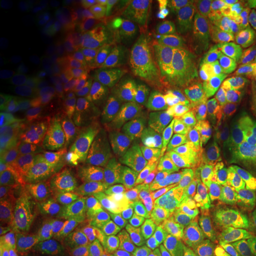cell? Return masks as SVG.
<instances>
[{
  "label": "cell",
  "mask_w": 256,
  "mask_h": 256,
  "mask_svg": "<svg viewBox=\"0 0 256 256\" xmlns=\"http://www.w3.org/2000/svg\"><path fill=\"white\" fill-rule=\"evenodd\" d=\"M256 115V60L206 84L200 121H248Z\"/></svg>",
  "instance_id": "1"
},
{
  "label": "cell",
  "mask_w": 256,
  "mask_h": 256,
  "mask_svg": "<svg viewBox=\"0 0 256 256\" xmlns=\"http://www.w3.org/2000/svg\"><path fill=\"white\" fill-rule=\"evenodd\" d=\"M214 243L229 256H256V211L235 198L226 228Z\"/></svg>",
  "instance_id": "2"
},
{
  "label": "cell",
  "mask_w": 256,
  "mask_h": 256,
  "mask_svg": "<svg viewBox=\"0 0 256 256\" xmlns=\"http://www.w3.org/2000/svg\"><path fill=\"white\" fill-rule=\"evenodd\" d=\"M139 43L146 54L153 60L156 72L174 82L182 81L186 72L188 60L179 48L170 44L147 22L138 31Z\"/></svg>",
  "instance_id": "3"
},
{
  "label": "cell",
  "mask_w": 256,
  "mask_h": 256,
  "mask_svg": "<svg viewBox=\"0 0 256 256\" xmlns=\"http://www.w3.org/2000/svg\"><path fill=\"white\" fill-rule=\"evenodd\" d=\"M252 50L240 46H208L206 52L194 60L197 81L208 83L216 81L250 60Z\"/></svg>",
  "instance_id": "4"
},
{
  "label": "cell",
  "mask_w": 256,
  "mask_h": 256,
  "mask_svg": "<svg viewBox=\"0 0 256 256\" xmlns=\"http://www.w3.org/2000/svg\"><path fill=\"white\" fill-rule=\"evenodd\" d=\"M34 229L40 235L57 243L84 246L92 241L94 228L66 212L40 216L34 220Z\"/></svg>",
  "instance_id": "5"
},
{
  "label": "cell",
  "mask_w": 256,
  "mask_h": 256,
  "mask_svg": "<svg viewBox=\"0 0 256 256\" xmlns=\"http://www.w3.org/2000/svg\"><path fill=\"white\" fill-rule=\"evenodd\" d=\"M248 121H242V122L222 120L200 121L202 127L204 128L209 136L211 146H212L223 174L224 170L229 165L238 151V147L241 142Z\"/></svg>",
  "instance_id": "6"
},
{
  "label": "cell",
  "mask_w": 256,
  "mask_h": 256,
  "mask_svg": "<svg viewBox=\"0 0 256 256\" xmlns=\"http://www.w3.org/2000/svg\"><path fill=\"white\" fill-rule=\"evenodd\" d=\"M159 114L165 132L170 136H178L191 126L177 82H172L162 95L159 106Z\"/></svg>",
  "instance_id": "7"
},
{
  "label": "cell",
  "mask_w": 256,
  "mask_h": 256,
  "mask_svg": "<svg viewBox=\"0 0 256 256\" xmlns=\"http://www.w3.org/2000/svg\"><path fill=\"white\" fill-rule=\"evenodd\" d=\"M69 196V191L62 185L43 183L28 194L24 206L28 210L42 216L54 215L63 212Z\"/></svg>",
  "instance_id": "8"
},
{
  "label": "cell",
  "mask_w": 256,
  "mask_h": 256,
  "mask_svg": "<svg viewBox=\"0 0 256 256\" xmlns=\"http://www.w3.org/2000/svg\"><path fill=\"white\" fill-rule=\"evenodd\" d=\"M232 203V197L230 194H222L209 218L198 228L188 232V238L191 241L197 243L215 242L222 235L223 230L226 228Z\"/></svg>",
  "instance_id": "9"
},
{
  "label": "cell",
  "mask_w": 256,
  "mask_h": 256,
  "mask_svg": "<svg viewBox=\"0 0 256 256\" xmlns=\"http://www.w3.org/2000/svg\"><path fill=\"white\" fill-rule=\"evenodd\" d=\"M156 206L162 210L184 197V188L177 170H170L156 177L148 186Z\"/></svg>",
  "instance_id": "10"
},
{
  "label": "cell",
  "mask_w": 256,
  "mask_h": 256,
  "mask_svg": "<svg viewBox=\"0 0 256 256\" xmlns=\"http://www.w3.org/2000/svg\"><path fill=\"white\" fill-rule=\"evenodd\" d=\"M166 142H168V148L170 165L174 170H177V171H208L220 176L203 156L183 146L174 136H168L166 139Z\"/></svg>",
  "instance_id": "11"
},
{
  "label": "cell",
  "mask_w": 256,
  "mask_h": 256,
  "mask_svg": "<svg viewBox=\"0 0 256 256\" xmlns=\"http://www.w3.org/2000/svg\"><path fill=\"white\" fill-rule=\"evenodd\" d=\"M154 68L156 64L148 54L142 51L136 54L130 66L122 72L110 82L122 90H133L152 75Z\"/></svg>",
  "instance_id": "12"
},
{
  "label": "cell",
  "mask_w": 256,
  "mask_h": 256,
  "mask_svg": "<svg viewBox=\"0 0 256 256\" xmlns=\"http://www.w3.org/2000/svg\"><path fill=\"white\" fill-rule=\"evenodd\" d=\"M224 25L235 38L238 46L252 50L256 46V14L238 10L224 20Z\"/></svg>",
  "instance_id": "13"
},
{
  "label": "cell",
  "mask_w": 256,
  "mask_h": 256,
  "mask_svg": "<svg viewBox=\"0 0 256 256\" xmlns=\"http://www.w3.org/2000/svg\"><path fill=\"white\" fill-rule=\"evenodd\" d=\"M256 162V115L248 121L241 142L235 156L229 165L224 170V174H236L240 171H248Z\"/></svg>",
  "instance_id": "14"
},
{
  "label": "cell",
  "mask_w": 256,
  "mask_h": 256,
  "mask_svg": "<svg viewBox=\"0 0 256 256\" xmlns=\"http://www.w3.org/2000/svg\"><path fill=\"white\" fill-rule=\"evenodd\" d=\"M220 192L222 191H220V177H217L202 191V194L198 196L196 209L191 214V216L182 224L180 228L188 232L191 230L198 228V226L206 222L211 214H212L217 202L222 197Z\"/></svg>",
  "instance_id": "15"
},
{
  "label": "cell",
  "mask_w": 256,
  "mask_h": 256,
  "mask_svg": "<svg viewBox=\"0 0 256 256\" xmlns=\"http://www.w3.org/2000/svg\"><path fill=\"white\" fill-rule=\"evenodd\" d=\"M139 240L121 235L104 241H92L78 248V256H126Z\"/></svg>",
  "instance_id": "16"
},
{
  "label": "cell",
  "mask_w": 256,
  "mask_h": 256,
  "mask_svg": "<svg viewBox=\"0 0 256 256\" xmlns=\"http://www.w3.org/2000/svg\"><path fill=\"white\" fill-rule=\"evenodd\" d=\"M174 138L183 146L203 156L209 162V164L216 170L217 174H223L222 168L218 164V160H217L215 152L212 150V146H211L209 136H208L206 132L200 122L192 124L183 133L174 136Z\"/></svg>",
  "instance_id": "17"
},
{
  "label": "cell",
  "mask_w": 256,
  "mask_h": 256,
  "mask_svg": "<svg viewBox=\"0 0 256 256\" xmlns=\"http://www.w3.org/2000/svg\"><path fill=\"white\" fill-rule=\"evenodd\" d=\"M198 196H184L174 202L172 206L159 211V224L162 232H168L170 230L180 228L182 224L186 220L191 214L196 209Z\"/></svg>",
  "instance_id": "18"
},
{
  "label": "cell",
  "mask_w": 256,
  "mask_h": 256,
  "mask_svg": "<svg viewBox=\"0 0 256 256\" xmlns=\"http://www.w3.org/2000/svg\"><path fill=\"white\" fill-rule=\"evenodd\" d=\"M104 200V198L98 196L92 191L72 192L70 194L68 203L64 208L63 212L72 215L82 222L90 224L95 211Z\"/></svg>",
  "instance_id": "19"
},
{
  "label": "cell",
  "mask_w": 256,
  "mask_h": 256,
  "mask_svg": "<svg viewBox=\"0 0 256 256\" xmlns=\"http://www.w3.org/2000/svg\"><path fill=\"white\" fill-rule=\"evenodd\" d=\"M121 235L140 238L136 218L130 215H119L106 220L95 228L92 241H104V240L113 238V236Z\"/></svg>",
  "instance_id": "20"
},
{
  "label": "cell",
  "mask_w": 256,
  "mask_h": 256,
  "mask_svg": "<svg viewBox=\"0 0 256 256\" xmlns=\"http://www.w3.org/2000/svg\"><path fill=\"white\" fill-rule=\"evenodd\" d=\"M136 220L139 226L140 240L144 242L150 243V244H156L159 243L160 229L159 224V214H156V206H146L136 211Z\"/></svg>",
  "instance_id": "21"
},
{
  "label": "cell",
  "mask_w": 256,
  "mask_h": 256,
  "mask_svg": "<svg viewBox=\"0 0 256 256\" xmlns=\"http://www.w3.org/2000/svg\"><path fill=\"white\" fill-rule=\"evenodd\" d=\"M37 186V179L28 174H5L0 178V194L5 198L28 196Z\"/></svg>",
  "instance_id": "22"
},
{
  "label": "cell",
  "mask_w": 256,
  "mask_h": 256,
  "mask_svg": "<svg viewBox=\"0 0 256 256\" xmlns=\"http://www.w3.org/2000/svg\"><path fill=\"white\" fill-rule=\"evenodd\" d=\"M139 128L142 136L150 140L159 139L166 133L159 110H156L154 106L148 102L144 104V107L140 110Z\"/></svg>",
  "instance_id": "23"
},
{
  "label": "cell",
  "mask_w": 256,
  "mask_h": 256,
  "mask_svg": "<svg viewBox=\"0 0 256 256\" xmlns=\"http://www.w3.org/2000/svg\"><path fill=\"white\" fill-rule=\"evenodd\" d=\"M204 17L211 23L226 20L229 16L242 10L241 0H206L200 5Z\"/></svg>",
  "instance_id": "24"
},
{
  "label": "cell",
  "mask_w": 256,
  "mask_h": 256,
  "mask_svg": "<svg viewBox=\"0 0 256 256\" xmlns=\"http://www.w3.org/2000/svg\"><path fill=\"white\" fill-rule=\"evenodd\" d=\"M183 184L185 196H200L202 191L209 185L214 179L220 177L212 172L208 171H178Z\"/></svg>",
  "instance_id": "25"
},
{
  "label": "cell",
  "mask_w": 256,
  "mask_h": 256,
  "mask_svg": "<svg viewBox=\"0 0 256 256\" xmlns=\"http://www.w3.org/2000/svg\"><path fill=\"white\" fill-rule=\"evenodd\" d=\"M234 194L236 200L244 202L256 211V171H246L238 176Z\"/></svg>",
  "instance_id": "26"
},
{
  "label": "cell",
  "mask_w": 256,
  "mask_h": 256,
  "mask_svg": "<svg viewBox=\"0 0 256 256\" xmlns=\"http://www.w3.org/2000/svg\"><path fill=\"white\" fill-rule=\"evenodd\" d=\"M80 19V14L72 8V4L54 2L48 8V20L56 28H68Z\"/></svg>",
  "instance_id": "27"
},
{
  "label": "cell",
  "mask_w": 256,
  "mask_h": 256,
  "mask_svg": "<svg viewBox=\"0 0 256 256\" xmlns=\"http://www.w3.org/2000/svg\"><path fill=\"white\" fill-rule=\"evenodd\" d=\"M107 156V164L110 166V171L116 177L124 176L130 171V152H128L127 147L121 145H113L106 151Z\"/></svg>",
  "instance_id": "28"
},
{
  "label": "cell",
  "mask_w": 256,
  "mask_h": 256,
  "mask_svg": "<svg viewBox=\"0 0 256 256\" xmlns=\"http://www.w3.org/2000/svg\"><path fill=\"white\" fill-rule=\"evenodd\" d=\"M2 18L12 23H24L32 14V6L28 2H18V0H6L2 2Z\"/></svg>",
  "instance_id": "29"
},
{
  "label": "cell",
  "mask_w": 256,
  "mask_h": 256,
  "mask_svg": "<svg viewBox=\"0 0 256 256\" xmlns=\"http://www.w3.org/2000/svg\"><path fill=\"white\" fill-rule=\"evenodd\" d=\"M208 46H238L235 38L230 34L224 23H210L206 30Z\"/></svg>",
  "instance_id": "30"
},
{
  "label": "cell",
  "mask_w": 256,
  "mask_h": 256,
  "mask_svg": "<svg viewBox=\"0 0 256 256\" xmlns=\"http://www.w3.org/2000/svg\"><path fill=\"white\" fill-rule=\"evenodd\" d=\"M72 177L70 170L58 159L51 160L43 171V182L46 184L62 185Z\"/></svg>",
  "instance_id": "31"
},
{
  "label": "cell",
  "mask_w": 256,
  "mask_h": 256,
  "mask_svg": "<svg viewBox=\"0 0 256 256\" xmlns=\"http://www.w3.org/2000/svg\"><path fill=\"white\" fill-rule=\"evenodd\" d=\"M30 242V238L2 234L0 238V256H19Z\"/></svg>",
  "instance_id": "32"
},
{
  "label": "cell",
  "mask_w": 256,
  "mask_h": 256,
  "mask_svg": "<svg viewBox=\"0 0 256 256\" xmlns=\"http://www.w3.org/2000/svg\"><path fill=\"white\" fill-rule=\"evenodd\" d=\"M120 212H121V206L116 203V202L104 200L102 202L101 206L98 208V210L95 211L94 216H92V222H90L92 226L95 230L96 226H98L100 224L106 222V220L113 218L115 216H119Z\"/></svg>",
  "instance_id": "33"
},
{
  "label": "cell",
  "mask_w": 256,
  "mask_h": 256,
  "mask_svg": "<svg viewBox=\"0 0 256 256\" xmlns=\"http://www.w3.org/2000/svg\"><path fill=\"white\" fill-rule=\"evenodd\" d=\"M74 151L81 156L82 158L90 160V162H96L100 159V147L92 139L88 138H81L74 142Z\"/></svg>",
  "instance_id": "34"
},
{
  "label": "cell",
  "mask_w": 256,
  "mask_h": 256,
  "mask_svg": "<svg viewBox=\"0 0 256 256\" xmlns=\"http://www.w3.org/2000/svg\"><path fill=\"white\" fill-rule=\"evenodd\" d=\"M19 112V102L14 96L2 95V118L5 122H14L17 119Z\"/></svg>",
  "instance_id": "35"
},
{
  "label": "cell",
  "mask_w": 256,
  "mask_h": 256,
  "mask_svg": "<svg viewBox=\"0 0 256 256\" xmlns=\"http://www.w3.org/2000/svg\"><path fill=\"white\" fill-rule=\"evenodd\" d=\"M26 151L32 158H44L54 151V142L49 139H34L28 144Z\"/></svg>",
  "instance_id": "36"
},
{
  "label": "cell",
  "mask_w": 256,
  "mask_h": 256,
  "mask_svg": "<svg viewBox=\"0 0 256 256\" xmlns=\"http://www.w3.org/2000/svg\"><path fill=\"white\" fill-rule=\"evenodd\" d=\"M188 232L182 228H176L165 232L162 238V247H178L188 243Z\"/></svg>",
  "instance_id": "37"
},
{
  "label": "cell",
  "mask_w": 256,
  "mask_h": 256,
  "mask_svg": "<svg viewBox=\"0 0 256 256\" xmlns=\"http://www.w3.org/2000/svg\"><path fill=\"white\" fill-rule=\"evenodd\" d=\"M118 186L116 179L113 176H104V177L98 178L95 183L92 184V192L106 200V197L110 196Z\"/></svg>",
  "instance_id": "38"
},
{
  "label": "cell",
  "mask_w": 256,
  "mask_h": 256,
  "mask_svg": "<svg viewBox=\"0 0 256 256\" xmlns=\"http://www.w3.org/2000/svg\"><path fill=\"white\" fill-rule=\"evenodd\" d=\"M134 57L136 56H134L133 48H130V49L121 54V55L118 57L116 60H115L113 66H110V74H108V78H110V81H112V80L116 78L119 74L122 72L124 70L126 69L128 66H130V63L132 62Z\"/></svg>",
  "instance_id": "39"
},
{
  "label": "cell",
  "mask_w": 256,
  "mask_h": 256,
  "mask_svg": "<svg viewBox=\"0 0 256 256\" xmlns=\"http://www.w3.org/2000/svg\"><path fill=\"white\" fill-rule=\"evenodd\" d=\"M191 256H229L217 247L215 243H197L192 247Z\"/></svg>",
  "instance_id": "40"
},
{
  "label": "cell",
  "mask_w": 256,
  "mask_h": 256,
  "mask_svg": "<svg viewBox=\"0 0 256 256\" xmlns=\"http://www.w3.org/2000/svg\"><path fill=\"white\" fill-rule=\"evenodd\" d=\"M124 10H126L127 16L130 18H142L148 14L150 6L148 4H144L140 2H128L124 5Z\"/></svg>",
  "instance_id": "41"
},
{
  "label": "cell",
  "mask_w": 256,
  "mask_h": 256,
  "mask_svg": "<svg viewBox=\"0 0 256 256\" xmlns=\"http://www.w3.org/2000/svg\"><path fill=\"white\" fill-rule=\"evenodd\" d=\"M120 5L119 2H104L98 6V10H100L102 17L106 19L107 23H110L113 22L115 18L118 17V14H119Z\"/></svg>",
  "instance_id": "42"
},
{
  "label": "cell",
  "mask_w": 256,
  "mask_h": 256,
  "mask_svg": "<svg viewBox=\"0 0 256 256\" xmlns=\"http://www.w3.org/2000/svg\"><path fill=\"white\" fill-rule=\"evenodd\" d=\"M192 248L190 243L178 247H162L156 256H191Z\"/></svg>",
  "instance_id": "43"
},
{
  "label": "cell",
  "mask_w": 256,
  "mask_h": 256,
  "mask_svg": "<svg viewBox=\"0 0 256 256\" xmlns=\"http://www.w3.org/2000/svg\"><path fill=\"white\" fill-rule=\"evenodd\" d=\"M19 256H46V243L30 240L28 244Z\"/></svg>",
  "instance_id": "44"
},
{
  "label": "cell",
  "mask_w": 256,
  "mask_h": 256,
  "mask_svg": "<svg viewBox=\"0 0 256 256\" xmlns=\"http://www.w3.org/2000/svg\"><path fill=\"white\" fill-rule=\"evenodd\" d=\"M124 46H126V37L122 32L114 31L110 34V46L108 48L113 51V52L119 55L124 49Z\"/></svg>",
  "instance_id": "45"
},
{
  "label": "cell",
  "mask_w": 256,
  "mask_h": 256,
  "mask_svg": "<svg viewBox=\"0 0 256 256\" xmlns=\"http://www.w3.org/2000/svg\"><path fill=\"white\" fill-rule=\"evenodd\" d=\"M46 256H78V249L46 243Z\"/></svg>",
  "instance_id": "46"
},
{
  "label": "cell",
  "mask_w": 256,
  "mask_h": 256,
  "mask_svg": "<svg viewBox=\"0 0 256 256\" xmlns=\"http://www.w3.org/2000/svg\"><path fill=\"white\" fill-rule=\"evenodd\" d=\"M106 24H107V22H106V19L102 16H94V17L88 18L82 24V30L84 32H92L98 30V28H102Z\"/></svg>",
  "instance_id": "47"
},
{
  "label": "cell",
  "mask_w": 256,
  "mask_h": 256,
  "mask_svg": "<svg viewBox=\"0 0 256 256\" xmlns=\"http://www.w3.org/2000/svg\"><path fill=\"white\" fill-rule=\"evenodd\" d=\"M185 2H159V11L162 14H174L177 10L185 8Z\"/></svg>",
  "instance_id": "48"
},
{
  "label": "cell",
  "mask_w": 256,
  "mask_h": 256,
  "mask_svg": "<svg viewBox=\"0 0 256 256\" xmlns=\"http://www.w3.org/2000/svg\"><path fill=\"white\" fill-rule=\"evenodd\" d=\"M95 57H96V60L100 63H110L112 60L116 58L118 55L115 52H113L110 48H107V49L96 51Z\"/></svg>",
  "instance_id": "49"
},
{
  "label": "cell",
  "mask_w": 256,
  "mask_h": 256,
  "mask_svg": "<svg viewBox=\"0 0 256 256\" xmlns=\"http://www.w3.org/2000/svg\"><path fill=\"white\" fill-rule=\"evenodd\" d=\"M242 10L256 14V0H241Z\"/></svg>",
  "instance_id": "50"
},
{
  "label": "cell",
  "mask_w": 256,
  "mask_h": 256,
  "mask_svg": "<svg viewBox=\"0 0 256 256\" xmlns=\"http://www.w3.org/2000/svg\"><path fill=\"white\" fill-rule=\"evenodd\" d=\"M248 171H256V162H254V164H252V168H249V170H248Z\"/></svg>",
  "instance_id": "51"
}]
</instances>
